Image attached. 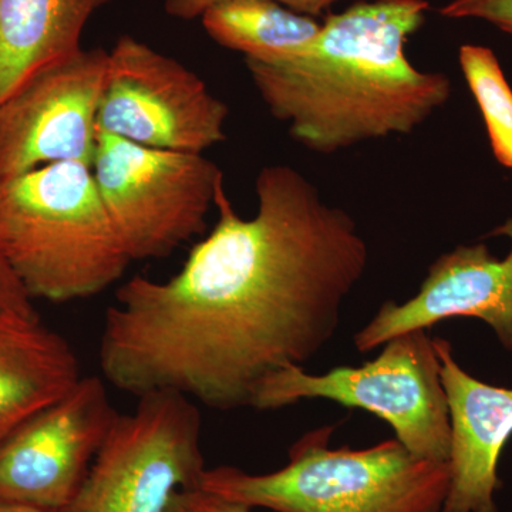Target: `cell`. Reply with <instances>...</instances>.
<instances>
[{"label": "cell", "instance_id": "1", "mask_svg": "<svg viewBox=\"0 0 512 512\" xmlns=\"http://www.w3.org/2000/svg\"><path fill=\"white\" fill-rule=\"evenodd\" d=\"M242 218L225 184L218 221L167 281L133 276L104 318V379L140 397L177 392L211 409L251 407L265 379L335 336L369 248L355 220L296 168L268 165Z\"/></svg>", "mask_w": 512, "mask_h": 512}, {"label": "cell", "instance_id": "2", "mask_svg": "<svg viewBox=\"0 0 512 512\" xmlns=\"http://www.w3.org/2000/svg\"><path fill=\"white\" fill-rule=\"evenodd\" d=\"M429 9L427 0H355L292 62L245 67L272 117L315 153L409 136L451 94L446 74L421 72L404 52Z\"/></svg>", "mask_w": 512, "mask_h": 512}, {"label": "cell", "instance_id": "3", "mask_svg": "<svg viewBox=\"0 0 512 512\" xmlns=\"http://www.w3.org/2000/svg\"><path fill=\"white\" fill-rule=\"evenodd\" d=\"M0 247L30 298H92L130 266L92 165L66 161L0 183Z\"/></svg>", "mask_w": 512, "mask_h": 512}, {"label": "cell", "instance_id": "4", "mask_svg": "<svg viewBox=\"0 0 512 512\" xmlns=\"http://www.w3.org/2000/svg\"><path fill=\"white\" fill-rule=\"evenodd\" d=\"M333 426L308 431L289 463L269 474L207 468L200 488L274 512H441L450 464L413 456L397 439L352 450L330 448Z\"/></svg>", "mask_w": 512, "mask_h": 512}, {"label": "cell", "instance_id": "5", "mask_svg": "<svg viewBox=\"0 0 512 512\" xmlns=\"http://www.w3.org/2000/svg\"><path fill=\"white\" fill-rule=\"evenodd\" d=\"M383 352L360 367L340 366L312 375L288 366L264 380L252 409L278 410L301 400L326 399L375 414L389 423L413 456L450 460L451 426L440 359L426 329L384 343Z\"/></svg>", "mask_w": 512, "mask_h": 512}, {"label": "cell", "instance_id": "6", "mask_svg": "<svg viewBox=\"0 0 512 512\" xmlns=\"http://www.w3.org/2000/svg\"><path fill=\"white\" fill-rule=\"evenodd\" d=\"M93 174L133 262L167 258L201 235L224 184L204 154L144 147L101 130Z\"/></svg>", "mask_w": 512, "mask_h": 512}, {"label": "cell", "instance_id": "7", "mask_svg": "<svg viewBox=\"0 0 512 512\" xmlns=\"http://www.w3.org/2000/svg\"><path fill=\"white\" fill-rule=\"evenodd\" d=\"M205 470L194 400L143 394L117 416L67 512H165L177 491L200 488Z\"/></svg>", "mask_w": 512, "mask_h": 512}, {"label": "cell", "instance_id": "8", "mask_svg": "<svg viewBox=\"0 0 512 512\" xmlns=\"http://www.w3.org/2000/svg\"><path fill=\"white\" fill-rule=\"evenodd\" d=\"M229 109L174 57L123 35L109 52L97 126L131 143L204 154L227 138Z\"/></svg>", "mask_w": 512, "mask_h": 512}, {"label": "cell", "instance_id": "9", "mask_svg": "<svg viewBox=\"0 0 512 512\" xmlns=\"http://www.w3.org/2000/svg\"><path fill=\"white\" fill-rule=\"evenodd\" d=\"M117 416L103 380L83 376L0 443V500L67 512Z\"/></svg>", "mask_w": 512, "mask_h": 512}, {"label": "cell", "instance_id": "10", "mask_svg": "<svg viewBox=\"0 0 512 512\" xmlns=\"http://www.w3.org/2000/svg\"><path fill=\"white\" fill-rule=\"evenodd\" d=\"M109 52L82 49L0 104V183L45 165H92Z\"/></svg>", "mask_w": 512, "mask_h": 512}, {"label": "cell", "instance_id": "11", "mask_svg": "<svg viewBox=\"0 0 512 512\" xmlns=\"http://www.w3.org/2000/svg\"><path fill=\"white\" fill-rule=\"evenodd\" d=\"M490 235L507 237L512 244V217ZM458 316L483 320L512 353V245L504 259L495 258L485 244L460 245L439 256L420 291L404 303H383L356 333L355 346L370 352L403 333Z\"/></svg>", "mask_w": 512, "mask_h": 512}, {"label": "cell", "instance_id": "12", "mask_svg": "<svg viewBox=\"0 0 512 512\" xmlns=\"http://www.w3.org/2000/svg\"><path fill=\"white\" fill-rule=\"evenodd\" d=\"M450 413V487L441 512H498V460L512 436V389L467 373L447 340L434 338Z\"/></svg>", "mask_w": 512, "mask_h": 512}, {"label": "cell", "instance_id": "13", "mask_svg": "<svg viewBox=\"0 0 512 512\" xmlns=\"http://www.w3.org/2000/svg\"><path fill=\"white\" fill-rule=\"evenodd\" d=\"M82 377L70 343L37 313L0 312V443Z\"/></svg>", "mask_w": 512, "mask_h": 512}, {"label": "cell", "instance_id": "14", "mask_svg": "<svg viewBox=\"0 0 512 512\" xmlns=\"http://www.w3.org/2000/svg\"><path fill=\"white\" fill-rule=\"evenodd\" d=\"M111 0H0V104L83 49L90 19Z\"/></svg>", "mask_w": 512, "mask_h": 512}, {"label": "cell", "instance_id": "15", "mask_svg": "<svg viewBox=\"0 0 512 512\" xmlns=\"http://www.w3.org/2000/svg\"><path fill=\"white\" fill-rule=\"evenodd\" d=\"M201 23L218 45L265 64L292 62L322 28L315 18L268 0L225 3L205 13Z\"/></svg>", "mask_w": 512, "mask_h": 512}, {"label": "cell", "instance_id": "16", "mask_svg": "<svg viewBox=\"0 0 512 512\" xmlns=\"http://www.w3.org/2000/svg\"><path fill=\"white\" fill-rule=\"evenodd\" d=\"M461 72L483 114L495 160L512 170V89L490 47L463 45Z\"/></svg>", "mask_w": 512, "mask_h": 512}, {"label": "cell", "instance_id": "17", "mask_svg": "<svg viewBox=\"0 0 512 512\" xmlns=\"http://www.w3.org/2000/svg\"><path fill=\"white\" fill-rule=\"evenodd\" d=\"M229 2H235V0H164V9L175 19L195 20L201 19L211 9ZM268 2L279 3L293 12L316 19L343 0H268Z\"/></svg>", "mask_w": 512, "mask_h": 512}, {"label": "cell", "instance_id": "18", "mask_svg": "<svg viewBox=\"0 0 512 512\" xmlns=\"http://www.w3.org/2000/svg\"><path fill=\"white\" fill-rule=\"evenodd\" d=\"M447 19H478L512 36V0H451L439 10Z\"/></svg>", "mask_w": 512, "mask_h": 512}, {"label": "cell", "instance_id": "19", "mask_svg": "<svg viewBox=\"0 0 512 512\" xmlns=\"http://www.w3.org/2000/svg\"><path fill=\"white\" fill-rule=\"evenodd\" d=\"M165 512H252V508L202 488H191L177 491Z\"/></svg>", "mask_w": 512, "mask_h": 512}, {"label": "cell", "instance_id": "20", "mask_svg": "<svg viewBox=\"0 0 512 512\" xmlns=\"http://www.w3.org/2000/svg\"><path fill=\"white\" fill-rule=\"evenodd\" d=\"M0 312L25 313V315L36 313L32 298L10 266L2 247H0Z\"/></svg>", "mask_w": 512, "mask_h": 512}, {"label": "cell", "instance_id": "21", "mask_svg": "<svg viewBox=\"0 0 512 512\" xmlns=\"http://www.w3.org/2000/svg\"><path fill=\"white\" fill-rule=\"evenodd\" d=\"M0 512H55L37 505L18 503V501L0 500Z\"/></svg>", "mask_w": 512, "mask_h": 512}]
</instances>
